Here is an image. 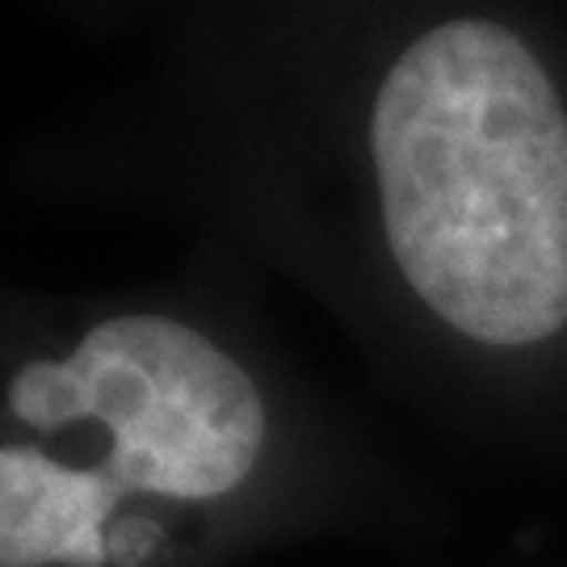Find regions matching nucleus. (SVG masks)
<instances>
[{"label": "nucleus", "mask_w": 567, "mask_h": 567, "mask_svg": "<svg viewBox=\"0 0 567 567\" xmlns=\"http://www.w3.org/2000/svg\"><path fill=\"white\" fill-rule=\"evenodd\" d=\"M265 446L257 383L198 328L114 316L0 395V567H152Z\"/></svg>", "instance_id": "f257e3e1"}, {"label": "nucleus", "mask_w": 567, "mask_h": 567, "mask_svg": "<svg viewBox=\"0 0 567 567\" xmlns=\"http://www.w3.org/2000/svg\"><path fill=\"white\" fill-rule=\"evenodd\" d=\"M386 240L408 286L484 344L567 324V114L496 21L416 39L370 114Z\"/></svg>", "instance_id": "f03ea898"}]
</instances>
